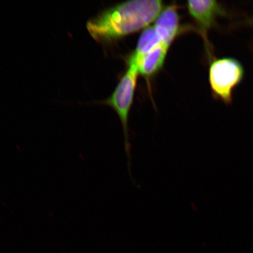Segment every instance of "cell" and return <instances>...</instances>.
Instances as JSON below:
<instances>
[{
  "instance_id": "2",
  "label": "cell",
  "mask_w": 253,
  "mask_h": 253,
  "mask_svg": "<svg viewBox=\"0 0 253 253\" xmlns=\"http://www.w3.org/2000/svg\"><path fill=\"white\" fill-rule=\"evenodd\" d=\"M245 76L244 66L238 59L223 57L212 60L208 78L215 99L226 105L232 104L234 91L242 83Z\"/></svg>"
},
{
  "instance_id": "5",
  "label": "cell",
  "mask_w": 253,
  "mask_h": 253,
  "mask_svg": "<svg viewBox=\"0 0 253 253\" xmlns=\"http://www.w3.org/2000/svg\"><path fill=\"white\" fill-rule=\"evenodd\" d=\"M154 27L163 42L170 45L179 32L178 7L171 5L164 9L156 19Z\"/></svg>"
},
{
  "instance_id": "7",
  "label": "cell",
  "mask_w": 253,
  "mask_h": 253,
  "mask_svg": "<svg viewBox=\"0 0 253 253\" xmlns=\"http://www.w3.org/2000/svg\"><path fill=\"white\" fill-rule=\"evenodd\" d=\"M163 42L154 26L148 27L142 31L137 46L130 58L140 66L144 56L150 52L158 44Z\"/></svg>"
},
{
  "instance_id": "1",
  "label": "cell",
  "mask_w": 253,
  "mask_h": 253,
  "mask_svg": "<svg viewBox=\"0 0 253 253\" xmlns=\"http://www.w3.org/2000/svg\"><path fill=\"white\" fill-rule=\"evenodd\" d=\"M160 0H133L105 9L86 24L91 37L100 43L115 42L144 29L163 10Z\"/></svg>"
},
{
  "instance_id": "8",
  "label": "cell",
  "mask_w": 253,
  "mask_h": 253,
  "mask_svg": "<svg viewBox=\"0 0 253 253\" xmlns=\"http://www.w3.org/2000/svg\"><path fill=\"white\" fill-rule=\"evenodd\" d=\"M242 24L246 25V26L253 28V15L251 17L246 18V20L243 22Z\"/></svg>"
},
{
  "instance_id": "6",
  "label": "cell",
  "mask_w": 253,
  "mask_h": 253,
  "mask_svg": "<svg viewBox=\"0 0 253 253\" xmlns=\"http://www.w3.org/2000/svg\"><path fill=\"white\" fill-rule=\"evenodd\" d=\"M169 46V44L162 42L144 56L139 66V73L142 77L150 79L161 70Z\"/></svg>"
},
{
  "instance_id": "3",
  "label": "cell",
  "mask_w": 253,
  "mask_h": 253,
  "mask_svg": "<svg viewBox=\"0 0 253 253\" xmlns=\"http://www.w3.org/2000/svg\"><path fill=\"white\" fill-rule=\"evenodd\" d=\"M139 74V66L133 60L129 59L127 70L123 76L113 93L103 103L115 110L121 121L125 136V147L128 158V169L131 173V144L128 134V116L134 99Z\"/></svg>"
},
{
  "instance_id": "4",
  "label": "cell",
  "mask_w": 253,
  "mask_h": 253,
  "mask_svg": "<svg viewBox=\"0 0 253 253\" xmlns=\"http://www.w3.org/2000/svg\"><path fill=\"white\" fill-rule=\"evenodd\" d=\"M187 7L189 15L198 25L207 46L208 54L211 58L212 52L208 40L209 31L216 26L218 18L229 17L230 13L223 4L214 0L188 1Z\"/></svg>"
}]
</instances>
